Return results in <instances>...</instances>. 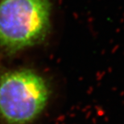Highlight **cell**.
Instances as JSON below:
<instances>
[{
  "label": "cell",
  "instance_id": "1",
  "mask_svg": "<svg viewBox=\"0 0 124 124\" xmlns=\"http://www.w3.org/2000/svg\"><path fill=\"white\" fill-rule=\"evenodd\" d=\"M51 10V0H0V50L10 55L44 41Z\"/></svg>",
  "mask_w": 124,
  "mask_h": 124
},
{
  "label": "cell",
  "instance_id": "2",
  "mask_svg": "<svg viewBox=\"0 0 124 124\" xmlns=\"http://www.w3.org/2000/svg\"><path fill=\"white\" fill-rule=\"evenodd\" d=\"M50 91L45 79L32 70L0 74V118L7 124H28L41 114Z\"/></svg>",
  "mask_w": 124,
  "mask_h": 124
}]
</instances>
